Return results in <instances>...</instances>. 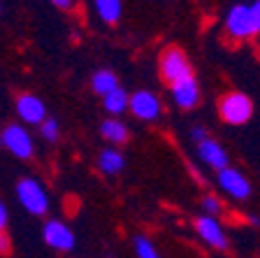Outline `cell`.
<instances>
[{
	"label": "cell",
	"mask_w": 260,
	"mask_h": 258,
	"mask_svg": "<svg viewBox=\"0 0 260 258\" xmlns=\"http://www.w3.org/2000/svg\"><path fill=\"white\" fill-rule=\"evenodd\" d=\"M209 135H207V130L202 128V126H195L193 130H190V140L195 142V145H200V142H205Z\"/></svg>",
	"instance_id": "obj_23"
},
{
	"label": "cell",
	"mask_w": 260,
	"mask_h": 258,
	"mask_svg": "<svg viewBox=\"0 0 260 258\" xmlns=\"http://www.w3.org/2000/svg\"><path fill=\"white\" fill-rule=\"evenodd\" d=\"M125 161H123V154L116 149H105L100 151V158H98V167L105 172V175H119L123 170Z\"/></svg>",
	"instance_id": "obj_14"
},
{
	"label": "cell",
	"mask_w": 260,
	"mask_h": 258,
	"mask_svg": "<svg viewBox=\"0 0 260 258\" xmlns=\"http://www.w3.org/2000/svg\"><path fill=\"white\" fill-rule=\"evenodd\" d=\"M12 237H10V233H7V228L5 231H0V256L3 258H10L12 256Z\"/></svg>",
	"instance_id": "obj_21"
},
{
	"label": "cell",
	"mask_w": 260,
	"mask_h": 258,
	"mask_svg": "<svg viewBox=\"0 0 260 258\" xmlns=\"http://www.w3.org/2000/svg\"><path fill=\"white\" fill-rule=\"evenodd\" d=\"M16 193H19V200L23 203L30 214H47L49 210V200H47V193H44V188L40 186L35 179L30 177H23L19 179V186H16Z\"/></svg>",
	"instance_id": "obj_3"
},
{
	"label": "cell",
	"mask_w": 260,
	"mask_h": 258,
	"mask_svg": "<svg viewBox=\"0 0 260 258\" xmlns=\"http://www.w3.org/2000/svg\"><path fill=\"white\" fill-rule=\"evenodd\" d=\"M218 117L228 126H242L253 117V102L239 91H228L218 98Z\"/></svg>",
	"instance_id": "obj_2"
},
{
	"label": "cell",
	"mask_w": 260,
	"mask_h": 258,
	"mask_svg": "<svg viewBox=\"0 0 260 258\" xmlns=\"http://www.w3.org/2000/svg\"><path fill=\"white\" fill-rule=\"evenodd\" d=\"M44 242L56 251H70L75 247V235L63 221H49L44 226Z\"/></svg>",
	"instance_id": "obj_9"
},
{
	"label": "cell",
	"mask_w": 260,
	"mask_h": 258,
	"mask_svg": "<svg viewBox=\"0 0 260 258\" xmlns=\"http://www.w3.org/2000/svg\"><path fill=\"white\" fill-rule=\"evenodd\" d=\"M95 10L105 23L114 26L121 19V0H95Z\"/></svg>",
	"instance_id": "obj_16"
},
{
	"label": "cell",
	"mask_w": 260,
	"mask_h": 258,
	"mask_svg": "<svg viewBox=\"0 0 260 258\" xmlns=\"http://www.w3.org/2000/svg\"><path fill=\"white\" fill-rule=\"evenodd\" d=\"M135 251H137V258H160L156 247L151 244V240H146V237H137L135 240Z\"/></svg>",
	"instance_id": "obj_18"
},
{
	"label": "cell",
	"mask_w": 260,
	"mask_h": 258,
	"mask_svg": "<svg viewBox=\"0 0 260 258\" xmlns=\"http://www.w3.org/2000/svg\"><path fill=\"white\" fill-rule=\"evenodd\" d=\"M128 109L142 121H156L160 117V100L151 91H135L128 100Z\"/></svg>",
	"instance_id": "obj_6"
},
{
	"label": "cell",
	"mask_w": 260,
	"mask_h": 258,
	"mask_svg": "<svg viewBox=\"0 0 260 258\" xmlns=\"http://www.w3.org/2000/svg\"><path fill=\"white\" fill-rule=\"evenodd\" d=\"M225 31L230 38L235 40H246L253 33V21H251V7L249 5H235L233 10L228 12L225 19Z\"/></svg>",
	"instance_id": "obj_5"
},
{
	"label": "cell",
	"mask_w": 260,
	"mask_h": 258,
	"mask_svg": "<svg viewBox=\"0 0 260 258\" xmlns=\"http://www.w3.org/2000/svg\"><path fill=\"white\" fill-rule=\"evenodd\" d=\"M0 140H3V145H5L16 158H21V161H30L32 158V140L21 126L10 124L3 130Z\"/></svg>",
	"instance_id": "obj_4"
},
{
	"label": "cell",
	"mask_w": 260,
	"mask_h": 258,
	"mask_svg": "<svg viewBox=\"0 0 260 258\" xmlns=\"http://www.w3.org/2000/svg\"><path fill=\"white\" fill-rule=\"evenodd\" d=\"M218 186L225 191L228 195H233L237 200H246L251 195V184L244 177L242 172H237L235 167H223L218 170Z\"/></svg>",
	"instance_id": "obj_7"
},
{
	"label": "cell",
	"mask_w": 260,
	"mask_h": 258,
	"mask_svg": "<svg viewBox=\"0 0 260 258\" xmlns=\"http://www.w3.org/2000/svg\"><path fill=\"white\" fill-rule=\"evenodd\" d=\"M16 112L23 121L28 124H42L47 119V109H44V102L40 98L30 96V93H19L16 96Z\"/></svg>",
	"instance_id": "obj_11"
},
{
	"label": "cell",
	"mask_w": 260,
	"mask_h": 258,
	"mask_svg": "<svg viewBox=\"0 0 260 258\" xmlns=\"http://www.w3.org/2000/svg\"><path fill=\"white\" fill-rule=\"evenodd\" d=\"M75 198H68V214H75Z\"/></svg>",
	"instance_id": "obj_26"
},
{
	"label": "cell",
	"mask_w": 260,
	"mask_h": 258,
	"mask_svg": "<svg viewBox=\"0 0 260 258\" xmlns=\"http://www.w3.org/2000/svg\"><path fill=\"white\" fill-rule=\"evenodd\" d=\"M40 130H42L44 140H49V142L58 140V124H56L54 119H44L42 124H40Z\"/></svg>",
	"instance_id": "obj_19"
},
{
	"label": "cell",
	"mask_w": 260,
	"mask_h": 258,
	"mask_svg": "<svg viewBox=\"0 0 260 258\" xmlns=\"http://www.w3.org/2000/svg\"><path fill=\"white\" fill-rule=\"evenodd\" d=\"M91 86H93V91H95V93L107 96L109 91H114V89L119 86V79H116V75H114L112 70H100V72H95V75H93Z\"/></svg>",
	"instance_id": "obj_17"
},
{
	"label": "cell",
	"mask_w": 260,
	"mask_h": 258,
	"mask_svg": "<svg viewBox=\"0 0 260 258\" xmlns=\"http://www.w3.org/2000/svg\"><path fill=\"white\" fill-rule=\"evenodd\" d=\"M251 7V21H253V33H260V0H255Z\"/></svg>",
	"instance_id": "obj_22"
},
{
	"label": "cell",
	"mask_w": 260,
	"mask_h": 258,
	"mask_svg": "<svg viewBox=\"0 0 260 258\" xmlns=\"http://www.w3.org/2000/svg\"><path fill=\"white\" fill-rule=\"evenodd\" d=\"M195 231H198V235H200L202 242H207L209 247L214 249H228L230 247V242H228L225 233H223V228L218 226V221L214 219V216H198L195 219Z\"/></svg>",
	"instance_id": "obj_8"
},
{
	"label": "cell",
	"mask_w": 260,
	"mask_h": 258,
	"mask_svg": "<svg viewBox=\"0 0 260 258\" xmlns=\"http://www.w3.org/2000/svg\"><path fill=\"white\" fill-rule=\"evenodd\" d=\"M128 100H130V96L123 91V89H121V86H116L114 91H109L107 96H103L105 109H107L109 114H114V117L128 109Z\"/></svg>",
	"instance_id": "obj_15"
},
{
	"label": "cell",
	"mask_w": 260,
	"mask_h": 258,
	"mask_svg": "<svg viewBox=\"0 0 260 258\" xmlns=\"http://www.w3.org/2000/svg\"><path fill=\"white\" fill-rule=\"evenodd\" d=\"M100 135H103L107 142H112V145H125L128 137H130L125 124L119 121V119H107V121H103V126H100Z\"/></svg>",
	"instance_id": "obj_13"
},
{
	"label": "cell",
	"mask_w": 260,
	"mask_h": 258,
	"mask_svg": "<svg viewBox=\"0 0 260 258\" xmlns=\"http://www.w3.org/2000/svg\"><path fill=\"white\" fill-rule=\"evenodd\" d=\"M202 207H205L207 216H216V214H221V210H223V205L218 203V198H214V195L202 198Z\"/></svg>",
	"instance_id": "obj_20"
},
{
	"label": "cell",
	"mask_w": 260,
	"mask_h": 258,
	"mask_svg": "<svg viewBox=\"0 0 260 258\" xmlns=\"http://www.w3.org/2000/svg\"><path fill=\"white\" fill-rule=\"evenodd\" d=\"M58 10H72V5H75V0H51Z\"/></svg>",
	"instance_id": "obj_24"
},
{
	"label": "cell",
	"mask_w": 260,
	"mask_h": 258,
	"mask_svg": "<svg viewBox=\"0 0 260 258\" xmlns=\"http://www.w3.org/2000/svg\"><path fill=\"white\" fill-rule=\"evenodd\" d=\"M170 91H172L174 105L181 109H193V107H198V102H200V86H198L195 77H188V79L170 86Z\"/></svg>",
	"instance_id": "obj_10"
},
{
	"label": "cell",
	"mask_w": 260,
	"mask_h": 258,
	"mask_svg": "<svg viewBox=\"0 0 260 258\" xmlns=\"http://www.w3.org/2000/svg\"><path fill=\"white\" fill-rule=\"evenodd\" d=\"M7 226V210H5V205L0 203V231H5Z\"/></svg>",
	"instance_id": "obj_25"
},
{
	"label": "cell",
	"mask_w": 260,
	"mask_h": 258,
	"mask_svg": "<svg viewBox=\"0 0 260 258\" xmlns=\"http://www.w3.org/2000/svg\"><path fill=\"white\" fill-rule=\"evenodd\" d=\"M198 154H200L202 163H207V165L214 167V170H223V167H228L225 149H223L216 140H211V137H207L205 142L198 145Z\"/></svg>",
	"instance_id": "obj_12"
},
{
	"label": "cell",
	"mask_w": 260,
	"mask_h": 258,
	"mask_svg": "<svg viewBox=\"0 0 260 258\" xmlns=\"http://www.w3.org/2000/svg\"><path fill=\"white\" fill-rule=\"evenodd\" d=\"M158 68H160V79L168 86H174L179 81L193 77V65H190L188 56L184 54V49L177 47V44H170V47L162 49Z\"/></svg>",
	"instance_id": "obj_1"
}]
</instances>
